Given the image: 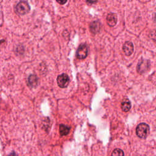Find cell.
<instances>
[{
	"mask_svg": "<svg viewBox=\"0 0 156 156\" xmlns=\"http://www.w3.org/2000/svg\"><path fill=\"white\" fill-rule=\"evenodd\" d=\"M9 156H18V155L15 152H12Z\"/></svg>",
	"mask_w": 156,
	"mask_h": 156,
	"instance_id": "cell-15",
	"label": "cell"
},
{
	"mask_svg": "<svg viewBox=\"0 0 156 156\" xmlns=\"http://www.w3.org/2000/svg\"><path fill=\"white\" fill-rule=\"evenodd\" d=\"M15 10L16 13L19 15H24L29 12L30 10V6L29 4L24 1H20L18 2L15 7Z\"/></svg>",
	"mask_w": 156,
	"mask_h": 156,
	"instance_id": "cell-2",
	"label": "cell"
},
{
	"mask_svg": "<svg viewBox=\"0 0 156 156\" xmlns=\"http://www.w3.org/2000/svg\"><path fill=\"white\" fill-rule=\"evenodd\" d=\"M89 3H91V4H93V3H95L97 2L98 0H86Z\"/></svg>",
	"mask_w": 156,
	"mask_h": 156,
	"instance_id": "cell-14",
	"label": "cell"
},
{
	"mask_svg": "<svg viewBox=\"0 0 156 156\" xmlns=\"http://www.w3.org/2000/svg\"><path fill=\"white\" fill-rule=\"evenodd\" d=\"M106 20L108 25L111 27H113L115 26L117 23V15L115 13H110L107 15Z\"/></svg>",
	"mask_w": 156,
	"mask_h": 156,
	"instance_id": "cell-7",
	"label": "cell"
},
{
	"mask_svg": "<svg viewBox=\"0 0 156 156\" xmlns=\"http://www.w3.org/2000/svg\"><path fill=\"white\" fill-rule=\"evenodd\" d=\"M27 84L30 87H35L38 84V77L35 75H30L27 79Z\"/></svg>",
	"mask_w": 156,
	"mask_h": 156,
	"instance_id": "cell-8",
	"label": "cell"
},
{
	"mask_svg": "<svg viewBox=\"0 0 156 156\" xmlns=\"http://www.w3.org/2000/svg\"><path fill=\"white\" fill-rule=\"evenodd\" d=\"M58 85L61 88H65L68 86L69 82V78L66 74H62L57 78Z\"/></svg>",
	"mask_w": 156,
	"mask_h": 156,
	"instance_id": "cell-3",
	"label": "cell"
},
{
	"mask_svg": "<svg viewBox=\"0 0 156 156\" xmlns=\"http://www.w3.org/2000/svg\"><path fill=\"white\" fill-rule=\"evenodd\" d=\"M123 51L127 56L130 55L133 51V45L131 41H126L122 47Z\"/></svg>",
	"mask_w": 156,
	"mask_h": 156,
	"instance_id": "cell-6",
	"label": "cell"
},
{
	"mask_svg": "<svg viewBox=\"0 0 156 156\" xmlns=\"http://www.w3.org/2000/svg\"><path fill=\"white\" fill-rule=\"evenodd\" d=\"M111 156H124V152L121 149L116 148L113 151Z\"/></svg>",
	"mask_w": 156,
	"mask_h": 156,
	"instance_id": "cell-12",
	"label": "cell"
},
{
	"mask_svg": "<svg viewBox=\"0 0 156 156\" xmlns=\"http://www.w3.org/2000/svg\"><path fill=\"white\" fill-rule=\"evenodd\" d=\"M70 130V127L69 126H67L65 124H60L59 127V132L60 134L62 136L66 135L69 133Z\"/></svg>",
	"mask_w": 156,
	"mask_h": 156,
	"instance_id": "cell-11",
	"label": "cell"
},
{
	"mask_svg": "<svg viewBox=\"0 0 156 156\" xmlns=\"http://www.w3.org/2000/svg\"><path fill=\"white\" fill-rule=\"evenodd\" d=\"M88 52V49L87 46L85 44H82L78 48L76 52V56L79 59H83L87 56Z\"/></svg>",
	"mask_w": 156,
	"mask_h": 156,
	"instance_id": "cell-4",
	"label": "cell"
},
{
	"mask_svg": "<svg viewBox=\"0 0 156 156\" xmlns=\"http://www.w3.org/2000/svg\"><path fill=\"white\" fill-rule=\"evenodd\" d=\"M149 130V126L146 123L139 124L136 128V133L141 138H146Z\"/></svg>",
	"mask_w": 156,
	"mask_h": 156,
	"instance_id": "cell-1",
	"label": "cell"
},
{
	"mask_svg": "<svg viewBox=\"0 0 156 156\" xmlns=\"http://www.w3.org/2000/svg\"><path fill=\"white\" fill-rule=\"evenodd\" d=\"M56 1L58 3H59L60 4H62V5L65 4L67 1V0H56Z\"/></svg>",
	"mask_w": 156,
	"mask_h": 156,
	"instance_id": "cell-13",
	"label": "cell"
},
{
	"mask_svg": "<svg viewBox=\"0 0 156 156\" xmlns=\"http://www.w3.org/2000/svg\"><path fill=\"white\" fill-rule=\"evenodd\" d=\"M121 109L122 111L127 112L130 109V107H131L130 102L129 101V99H124L121 102Z\"/></svg>",
	"mask_w": 156,
	"mask_h": 156,
	"instance_id": "cell-10",
	"label": "cell"
},
{
	"mask_svg": "<svg viewBox=\"0 0 156 156\" xmlns=\"http://www.w3.org/2000/svg\"><path fill=\"white\" fill-rule=\"evenodd\" d=\"M149 62L146 60H142L140 62L137 66V71L139 73L141 74L145 72L149 68Z\"/></svg>",
	"mask_w": 156,
	"mask_h": 156,
	"instance_id": "cell-5",
	"label": "cell"
},
{
	"mask_svg": "<svg viewBox=\"0 0 156 156\" xmlns=\"http://www.w3.org/2000/svg\"><path fill=\"white\" fill-rule=\"evenodd\" d=\"M101 28L100 23L98 21H93L90 25V29L92 33H98Z\"/></svg>",
	"mask_w": 156,
	"mask_h": 156,
	"instance_id": "cell-9",
	"label": "cell"
}]
</instances>
